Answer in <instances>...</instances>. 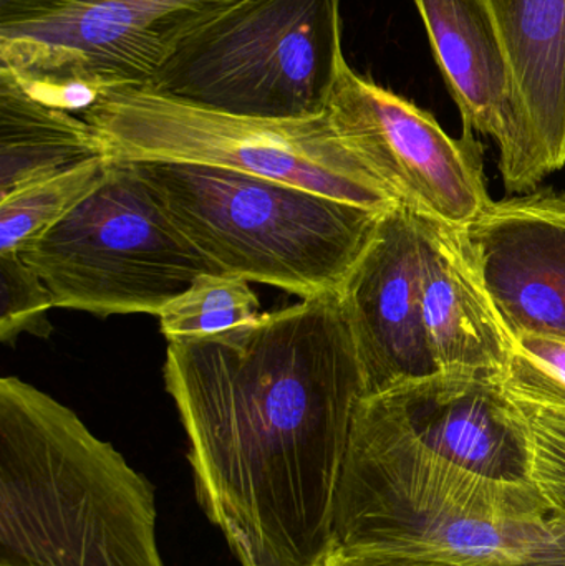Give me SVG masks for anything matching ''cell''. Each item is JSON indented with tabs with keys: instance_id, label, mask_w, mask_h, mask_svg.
Instances as JSON below:
<instances>
[{
	"instance_id": "obj_1",
	"label": "cell",
	"mask_w": 565,
	"mask_h": 566,
	"mask_svg": "<svg viewBox=\"0 0 565 566\" xmlns=\"http://www.w3.org/2000/svg\"><path fill=\"white\" fill-rule=\"evenodd\" d=\"M196 497L241 566H317L364 375L338 293L171 342L163 366Z\"/></svg>"
},
{
	"instance_id": "obj_2",
	"label": "cell",
	"mask_w": 565,
	"mask_h": 566,
	"mask_svg": "<svg viewBox=\"0 0 565 566\" xmlns=\"http://www.w3.org/2000/svg\"><path fill=\"white\" fill-rule=\"evenodd\" d=\"M156 492L35 386L0 379V566H165Z\"/></svg>"
},
{
	"instance_id": "obj_3",
	"label": "cell",
	"mask_w": 565,
	"mask_h": 566,
	"mask_svg": "<svg viewBox=\"0 0 565 566\" xmlns=\"http://www.w3.org/2000/svg\"><path fill=\"white\" fill-rule=\"evenodd\" d=\"M551 512L533 484L473 474L425 448L384 396L358 405L334 544L513 566Z\"/></svg>"
},
{
	"instance_id": "obj_4",
	"label": "cell",
	"mask_w": 565,
	"mask_h": 566,
	"mask_svg": "<svg viewBox=\"0 0 565 566\" xmlns=\"http://www.w3.org/2000/svg\"><path fill=\"white\" fill-rule=\"evenodd\" d=\"M135 165L176 228L221 274L302 300L341 292L387 212L211 166Z\"/></svg>"
},
{
	"instance_id": "obj_5",
	"label": "cell",
	"mask_w": 565,
	"mask_h": 566,
	"mask_svg": "<svg viewBox=\"0 0 565 566\" xmlns=\"http://www.w3.org/2000/svg\"><path fill=\"white\" fill-rule=\"evenodd\" d=\"M82 118L118 161L211 166L377 211L401 205L338 135L327 112L312 118H255L126 86L103 93Z\"/></svg>"
},
{
	"instance_id": "obj_6",
	"label": "cell",
	"mask_w": 565,
	"mask_h": 566,
	"mask_svg": "<svg viewBox=\"0 0 565 566\" xmlns=\"http://www.w3.org/2000/svg\"><path fill=\"white\" fill-rule=\"evenodd\" d=\"M341 2L241 0L188 36L145 88L231 115H324L347 63Z\"/></svg>"
},
{
	"instance_id": "obj_7",
	"label": "cell",
	"mask_w": 565,
	"mask_h": 566,
	"mask_svg": "<svg viewBox=\"0 0 565 566\" xmlns=\"http://www.w3.org/2000/svg\"><path fill=\"white\" fill-rule=\"evenodd\" d=\"M241 0H0V70L80 116L108 90L146 86L192 33Z\"/></svg>"
},
{
	"instance_id": "obj_8",
	"label": "cell",
	"mask_w": 565,
	"mask_h": 566,
	"mask_svg": "<svg viewBox=\"0 0 565 566\" xmlns=\"http://www.w3.org/2000/svg\"><path fill=\"white\" fill-rule=\"evenodd\" d=\"M56 308L149 313L201 274H221L159 205L135 163L112 159L105 181L19 252Z\"/></svg>"
},
{
	"instance_id": "obj_9",
	"label": "cell",
	"mask_w": 565,
	"mask_h": 566,
	"mask_svg": "<svg viewBox=\"0 0 565 566\" xmlns=\"http://www.w3.org/2000/svg\"><path fill=\"white\" fill-rule=\"evenodd\" d=\"M327 113L344 142L411 211L463 228L493 202L474 133L451 138L431 113L348 63Z\"/></svg>"
},
{
	"instance_id": "obj_10",
	"label": "cell",
	"mask_w": 565,
	"mask_h": 566,
	"mask_svg": "<svg viewBox=\"0 0 565 566\" xmlns=\"http://www.w3.org/2000/svg\"><path fill=\"white\" fill-rule=\"evenodd\" d=\"M342 306L354 336L365 398L440 373L421 305L420 245L414 212H384L345 279Z\"/></svg>"
},
{
	"instance_id": "obj_11",
	"label": "cell",
	"mask_w": 565,
	"mask_h": 566,
	"mask_svg": "<svg viewBox=\"0 0 565 566\" xmlns=\"http://www.w3.org/2000/svg\"><path fill=\"white\" fill-rule=\"evenodd\" d=\"M460 231L511 335L565 338V192L493 201Z\"/></svg>"
},
{
	"instance_id": "obj_12",
	"label": "cell",
	"mask_w": 565,
	"mask_h": 566,
	"mask_svg": "<svg viewBox=\"0 0 565 566\" xmlns=\"http://www.w3.org/2000/svg\"><path fill=\"white\" fill-rule=\"evenodd\" d=\"M381 396L444 461L494 481L531 484L526 418L501 379L440 371Z\"/></svg>"
},
{
	"instance_id": "obj_13",
	"label": "cell",
	"mask_w": 565,
	"mask_h": 566,
	"mask_svg": "<svg viewBox=\"0 0 565 566\" xmlns=\"http://www.w3.org/2000/svg\"><path fill=\"white\" fill-rule=\"evenodd\" d=\"M513 66L520 133L500 159L504 188L536 191L565 166V0H486Z\"/></svg>"
},
{
	"instance_id": "obj_14",
	"label": "cell",
	"mask_w": 565,
	"mask_h": 566,
	"mask_svg": "<svg viewBox=\"0 0 565 566\" xmlns=\"http://www.w3.org/2000/svg\"><path fill=\"white\" fill-rule=\"evenodd\" d=\"M411 212L420 245L425 325L440 371L503 381L516 338L481 281L460 228Z\"/></svg>"
},
{
	"instance_id": "obj_15",
	"label": "cell",
	"mask_w": 565,
	"mask_h": 566,
	"mask_svg": "<svg viewBox=\"0 0 565 566\" xmlns=\"http://www.w3.org/2000/svg\"><path fill=\"white\" fill-rule=\"evenodd\" d=\"M463 132L490 136L500 159L520 133L516 80L486 0H414Z\"/></svg>"
},
{
	"instance_id": "obj_16",
	"label": "cell",
	"mask_w": 565,
	"mask_h": 566,
	"mask_svg": "<svg viewBox=\"0 0 565 566\" xmlns=\"http://www.w3.org/2000/svg\"><path fill=\"white\" fill-rule=\"evenodd\" d=\"M103 156L85 118L36 102L0 70V201Z\"/></svg>"
},
{
	"instance_id": "obj_17",
	"label": "cell",
	"mask_w": 565,
	"mask_h": 566,
	"mask_svg": "<svg viewBox=\"0 0 565 566\" xmlns=\"http://www.w3.org/2000/svg\"><path fill=\"white\" fill-rule=\"evenodd\" d=\"M109 166L112 158L103 156L2 199L0 254H19L62 221L105 181Z\"/></svg>"
},
{
	"instance_id": "obj_18",
	"label": "cell",
	"mask_w": 565,
	"mask_h": 566,
	"mask_svg": "<svg viewBox=\"0 0 565 566\" xmlns=\"http://www.w3.org/2000/svg\"><path fill=\"white\" fill-rule=\"evenodd\" d=\"M249 281L236 275L201 274L159 310V328L171 342L202 338L248 325L262 315Z\"/></svg>"
},
{
	"instance_id": "obj_19",
	"label": "cell",
	"mask_w": 565,
	"mask_h": 566,
	"mask_svg": "<svg viewBox=\"0 0 565 566\" xmlns=\"http://www.w3.org/2000/svg\"><path fill=\"white\" fill-rule=\"evenodd\" d=\"M503 385L517 401L565 412V338L517 335Z\"/></svg>"
},
{
	"instance_id": "obj_20",
	"label": "cell",
	"mask_w": 565,
	"mask_h": 566,
	"mask_svg": "<svg viewBox=\"0 0 565 566\" xmlns=\"http://www.w3.org/2000/svg\"><path fill=\"white\" fill-rule=\"evenodd\" d=\"M56 308L49 286L20 254H0V339L13 345L22 333L46 338Z\"/></svg>"
},
{
	"instance_id": "obj_21",
	"label": "cell",
	"mask_w": 565,
	"mask_h": 566,
	"mask_svg": "<svg viewBox=\"0 0 565 566\" xmlns=\"http://www.w3.org/2000/svg\"><path fill=\"white\" fill-rule=\"evenodd\" d=\"M530 432V481L551 511L565 514V412L517 401Z\"/></svg>"
},
{
	"instance_id": "obj_22",
	"label": "cell",
	"mask_w": 565,
	"mask_h": 566,
	"mask_svg": "<svg viewBox=\"0 0 565 566\" xmlns=\"http://www.w3.org/2000/svg\"><path fill=\"white\" fill-rule=\"evenodd\" d=\"M317 566H503L493 564H460L441 558L420 557L401 552L375 548L344 547L334 544Z\"/></svg>"
},
{
	"instance_id": "obj_23",
	"label": "cell",
	"mask_w": 565,
	"mask_h": 566,
	"mask_svg": "<svg viewBox=\"0 0 565 566\" xmlns=\"http://www.w3.org/2000/svg\"><path fill=\"white\" fill-rule=\"evenodd\" d=\"M513 566H565V514L551 512Z\"/></svg>"
}]
</instances>
